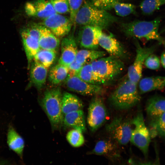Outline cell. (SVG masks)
<instances>
[{
	"mask_svg": "<svg viewBox=\"0 0 165 165\" xmlns=\"http://www.w3.org/2000/svg\"><path fill=\"white\" fill-rule=\"evenodd\" d=\"M118 20L107 11L99 9L89 1L85 0L76 14L74 24L91 26L103 30L107 29Z\"/></svg>",
	"mask_w": 165,
	"mask_h": 165,
	"instance_id": "obj_1",
	"label": "cell"
},
{
	"mask_svg": "<svg viewBox=\"0 0 165 165\" xmlns=\"http://www.w3.org/2000/svg\"><path fill=\"white\" fill-rule=\"evenodd\" d=\"M161 19L157 17L147 21L136 20L121 24L122 32L127 37L146 40H156L165 44V41L159 32Z\"/></svg>",
	"mask_w": 165,
	"mask_h": 165,
	"instance_id": "obj_2",
	"label": "cell"
},
{
	"mask_svg": "<svg viewBox=\"0 0 165 165\" xmlns=\"http://www.w3.org/2000/svg\"><path fill=\"white\" fill-rule=\"evenodd\" d=\"M91 64L94 74L101 85L112 83L122 73L125 66L121 59L110 55L99 58Z\"/></svg>",
	"mask_w": 165,
	"mask_h": 165,
	"instance_id": "obj_3",
	"label": "cell"
},
{
	"mask_svg": "<svg viewBox=\"0 0 165 165\" xmlns=\"http://www.w3.org/2000/svg\"><path fill=\"white\" fill-rule=\"evenodd\" d=\"M137 85L127 77L110 96L108 101L111 105L116 109L124 110L130 109L137 105L141 98Z\"/></svg>",
	"mask_w": 165,
	"mask_h": 165,
	"instance_id": "obj_4",
	"label": "cell"
},
{
	"mask_svg": "<svg viewBox=\"0 0 165 165\" xmlns=\"http://www.w3.org/2000/svg\"><path fill=\"white\" fill-rule=\"evenodd\" d=\"M61 91L59 87L46 90L41 101V105L52 127L58 128L63 123Z\"/></svg>",
	"mask_w": 165,
	"mask_h": 165,
	"instance_id": "obj_5",
	"label": "cell"
},
{
	"mask_svg": "<svg viewBox=\"0 0 165 165\" xmlns=\"http://www.w3.org/2000/svg\"><path fill=\"white\" fill-rule=\"evenodd\" d=\"M132 128L130 141L140 149L145 156L148 155L151 138L145 122L142 112L139 111L131 121Z\"/></svg>",
	"mask_w": 165,
	"mask_h": 165,
	"instance_id": "obj_6",
	"label": "cell"
},
{
	"mask_svg": "<svg viewBox=\"0 0 165 165\" xmlns=\"http://www.w3.org/2000/svg\"><path fill=\"white\" fill-rule=\"evenodd\" d=\"M133 38L136 47V55L133 63L128 68L127 77L130 81L137 84L141 78L143 66L145 59L153 53L157 46L143 47L137 38Z\"/></svg>",
	"mask_w": 165,
	"mask_h": 165,
	"instance_id": "obj_7",
	"label": "cell"
},
{
	"mask_svg": "<svg viewBox=\"0 0 165 165\" xmlns=\"http://www.w3.org/2000/svg\"><path fill=\"white\" fill-rule=\"evenodd\" d=\"M107 111L103 98L96 96L91 100L88 109L87 123L90 130L95 132L105 122Z\"/></svg>",
	"mask_w": 165,
	"mask_h": 165,
	"instance_id": "obj_8",
	"label": "cell"
},
{
	"mask_svg": "<svg viewBox=\"0 0 165 165\" xmlns=\"http://www.w3.org/2000/svg\"><path fill=\"white\" fill-rule=\"evenodd\" d=\"M131 125V121L116 117L107 125L106 128L113 139L119 144L125 145L130 141Z\"/></svg>",
	"mask_w": 165,
	"mask_h": 165,
	"instance_id": "obj_9",
	"label": "cell"
},
{
	"mask_svg": "<svg viewBox=\"0 0 165 165\" xmlns=\"http://www.w3.org/2000/svg\"><path fill=\"white\" fill-rule=\"evenodd\" d=\"M65 85L69 90L85 96H101L105 92L101 86L90 84L80 78L77 75L67 76Z\"/></svg>",
	"mask_w": 165,
	"mask_h": 165,
	"instance_id": "obj_10",
	"label": "cell"
},
{
	"mask_svg": "<svg viewBox=\"0 0 165 165\" xmlns=\"http://www.w3.org/2000/svg\"><path fill=\"white\" fill-rule=\"evenodd\" d=\"M41 24L60 38L68 35L73 24L70 18L56 13L43 19Z\"/></svg>",
	"mask_w": 165,
	"mask_h": 165,
	"instance_id": "obj_11",
	"label": "cell"
},
{
	"mask_svg": "<svg viewBox=\"0 0 165 165\" xmlns=\"http://www.w3.org/2000/svg\"><path fill=\"white\" fill-rule=\"evenodd\" d=\"M101 29L94 26H81L77 35L76 42L82 48L97 50L99 45L98 36Z\"/></svg>",
	"mask_w": 165,
	"mask_h": 165,
	"instance_id": "obj_12",
	"label": "cell"
},
{
	"mask_svg": "<svg viewBox=\"0 0 165 165\" xmlns=\"http://www.w3.org/2000/svg\"><path fill=\"white\" fill-rule=\"evenodd\" d=\"M101 30L98 36L99 46L104 49L110 56L121 60L124 58L126 53L124 47L112 34L108 35Z\"/></svg>",
	"mask_w": 165,
	"mask_h": 165,
	"instance_id": "obj_13",
	"label": "cell"
},
{
	"mask_svg": "<svg viewBox=\"0 0 165 165\" xmlns=\"http://www.w3.org/2000/svg\"><path fill=\"white\" fill-rule=\"evenodd\" d=\"M61 53L58 63L68 68L75 60L78 51L76 38L73 34L64 37L61 43Z\"/></svg>",
	"mask_w": 165,
	"mask_h": 165,
	"instance_id": "obj_14",
	"label": "cell"
},
{
	"mask_svg": "<svg viewBox=\"0 0 165 165\" xmlns=\"http://www.w3.org/2000/svg\"><path fill=\"white\" fill-rule=\"evenodd\" d=\"M25 9L28 16L43 19L56 13L50 0H35L28 2Z\"/></svg>",
	"mask_w": 165,
	"mask_h": 165,
	"instance_id": "obj_15",
	"label": "cell"
},
{
	"mask_svg": "<svg viewBox=\"0 0 165 165\" xmlns=\"http://www.w3.org/2000/svg\"><path fill=\"white\" fill-rule=\"evenodd\" d=\"M29 68L30 79L27 88L33 86L38 90H41L46 83L48 74L47 68L34 61Z\"/></svg>",
	"mask_w": 165,
	"mask_h": 165,
	"instance_id": "obj_16",
	"label": "cell"
},
{
	"mask_svg": "<svg viewBox=\"0 0 165 165\" xmlns=\"http://www.w3.org/2000/svg\"><path fill=\"white\" fill-rule=\"evenodd\" d=\"M20 33L29 68L35 56L40 49L38 40L21 29Z\"/></svg>",
	"mask_w": 165,
	"mask_h": 165,
	"instance_id": "obj_17",
	"label": "cell"
},
{
	"mask_svg": "<svg viewBox=\"0 0 165 165\" xmlns=\"http://www.w3.org/2000/svg\"><path fill=\"white\" fill-rule=\"evenodd\" d=\"M40 36L38 40L40 48L56 52L60 44L59 38L42 24H40Z\"/></svg>",
	"mask_w": 165,
	"mask_h": 165,
	"instance_id": "obj_18",
	"label": "cell"
},
{
	"mask_svg": "<svg viewBox=\"0 0 165 165\" xmlns=\"http://www.w3.org/2000/svg\"><path fill=\"white\" fill-rule=\"evenodd\" d=\"M139 89L141 94L165 87V76H154L144 78L139 80Z\"/></svg>",
	"mask_w": 165,
	"mask_h": 165,
	"instance_id": "obj_19",
	"label": "cell"
},
{
	"mask_svg": "<svg viewBox=\"0 0 165 165\" xmlns=\"http://www.w3.org/2000/svg\"><path fill=\"white\" fill-rule=\"evenodd\" d=\"M66 127L85 132L86 130L85 120L82 110L68 113L63 116V123Z\"/></svg>",
	"mask_w": 165,
	"mask_h": 165,
	"instance_id": "obj_20",
	"label": "cell"
},
{
	"mask_svg": "<svg viewBox=\"0 0 165 165\" xmlns=\"http://www.w3.org/2000/svg\"><path fill=\"white\" fill-rule=\"evenodd\" d=\"M7 139L9 149L21 157L24 147V141L23 137L11 125L9 127Z\"/></svg>",
	"mask_w": 165,
	"mask_h": 165,
	"instance_id": "obj_21",
	"label": "cell"
},
{
	"mask_svg": "<svg viewBox=\"0 0 165 165\" xmlns=\"http://www.w3.org/2000/svg\"><path fill=\"white\" fill-rule=\"evenodd\" d=\"M62 110L63 115L73 112L82 110L83 104L76 96L65 92L62 94Z\"/></svg>",
	"mask_w": 165,
	"mask_h": 165,
	"instance_id": "obj_22",
	"label": "cell"
},
{
	"mask_svg": "<svg viewBox=\"0 0 165 165\" xmlns=\"http://www.w3.org/2000/svg\"><path fill=\"white\" fill-rule=\"evenodd\" d=\"M146 110L151 119L165 112V97L159 95L152 97L147 101Z\"/></svg>",
	"mask_w": 165,
	"mask_h": 165,
	"instance_id": "obj_23",
	"label": "cell"
},
{
	"mask_svg": "<svg viewBox=\"0 0 165 165\" xmlns=\"http://www.w3.org/2000/svg\"><path fill=\"white\" fill-rule=\"evenodd\" d=\"M116 146L109 140H101L97 142L90 153L109 156H118Z\"/></svg>",
	"mask_w": 165,
	"mask_h": 165,
	"instance_id": "obj_24",
	"label": "cell"
},
{
	"mask_svg": "<svg viewBox=\"0 0 165 165\" xmlns=\"http://www.w3.org/2000/svg\"><path fill=\"white\" fill-rule=\"evenodd\" d=\"M106 53L104 51L97 50H78L75 61L78 63L83 65L105 57Z\"/></svg>",
	"mask_w": 165,
	"mask_h": 165,
	"instance_id": "obj_25",
	"label": "cell"
},
{
	"mask_svg": "<svg viewBox=\"0 0 165 165\" xmlns=\"http://www.w3.org/2000/svg\"><path fill=\"white\" fill-rule=\"evenodd\" d=\"M151 119L148 129L151 138L157 136L165 138V112Z\"/></svg>",
	"mask_w": 165,
	"mask_h": 165,
	"instance_id": "obj_26",
	"label": "cell"
},
{
	"mask_svg": "<svg viewBox=\"0 0 165 165\" xmlns=\"http://www.w3.org/2000/svg\"><path fill=\"white\" fill-rule=\"evenodd\" d=\"M68 74V68L58 63L50 69L48 79L52 84L57 85L65 80Z\"/></svg>",
	"mask_w": 165,
	"mask_h": 165,
	"instance_id": "obj_27",
	"label": "cell"
},
{
	"mask_svg": "<svg viewBox=\"0 0 165 165\" xmlns=\"http://www.w3.org/2000/svg\"><path fill=\"white\" fill-rule=\"evenodd\" d=\"M56 56L55 51L40 49L35 56L33 61L48 69L54 62Z\"/></svg>",
	"mask_w": 165,
	"mask_h": 165,
	"instance_id": "obj_28",
	"label": "cell"
},
{
	"mask_svg": "<svg viewBox=\"0 0 165 165\" xmlns=\"http://www.w3.org/2000/svg\"><path fill=\"white\" fill-rule=\"evenodd\" d=\"M77 75L86 82L101 85L94 74L91 63L83 65Z\"/></svg>",
	"mask_w": 165,
	"mask_h": 165,
	"instance_id": "obj_29",
	"label": "cell"
},
{
	"mask_svg": "<svg viewBox=\"0 0 165 165\" xmlns=\"http://www.w3.org/2000/svg\"><path fill=\"white\" fill-rule=\"evenodd\" d=\"M165 4V0H143L140 7L144 15H149Z\"/></svg>",
	"mask_w": 165,
	"mask_h": 165,
	"instance_id": "obj_30",
	"label": "cell"
},
{
	"mask_svg": "<svg viewBox=\"0 0 165 165\" xmlns=\"http://www.w3.org/2000/svg\"><path fill=\"white\" fill-rule=\"evenodd\" d=\"M82 132L80 130L73 129L67 133V140L72 146L75 147H80L85 141Z\"/></svg>",
	"mask_w": 165,
	"mask_h": 165,
	"instance_id": "obj_31",
	"label": "cell"
},
{
	"mask_svg": "<svg viewBox=\"0 0 165 165\" xmlns=\"http://www.w3.org/2000/svg\"><path fill=\"white\" fill-rule=\"evenodd\" d=\"M113 9L117 15L124 17L135 13L136 7L135 5L131 3H122L119 2L114 5Z\"/></svg>",
	"mask_w": 165,
	"mask_h": 165,
	"instance_id": "obj_32",
	"label": "cell"
},
{
	"mask_svg": "<svg viewBox=\"0 0 165 165\" xmlns=\"http://www.w3.org/2000/svg\"><path fill=\"white\" fill-rule=\"evenodd\" d=\"M56 13L63 14L69 13L70 9L68 0H50Z\"/></svg>",
	"mask_w": 165,
	"mask_h": 165,
	"instance_id": "obj_33",
	"label": "cell"
},
{
	"mask_svg": "<svg viewBox=\"0 0 165 165\" xmlns=\"http://www.w3.org/2000/svg\"><path fill=\"white\" fill-rule=\"evenodd\" d=\"M121 0H90V2L97 8L106 11L113 9L114 5Z\"/></svg>",
	"mask_w": 165,
	"mask_h": 165,
	"instance_id": "obj_34",
	"label": "cell"
},
{
	"mask_svg": "<svg viewBox=\"0 0 165 165\" xmlns=\"http://www.w3.org/2000/svg\"><path fill=\"white\" fill-rule=\"evenodd\" d=\"M85 0H68L70 9V18L74 24L76 14Z\"/></svg>",
	"mask_w": 165,
	"mask_h": 165,
	"instance_id": "obj_35",
	"label": "cell"
},
{
	"mask_svg": "<svg viewBox=\"0 0 165 165\" xmlns=\"http://www.w3.org/2000/svg\"><path fill=\"white\" fill-rule=\"evenodd\" d=\"M144 64L148 69L156 70L160 67V60L156 55L152 53L146 58Z\"/></svg>",
	"mask_w": 165,
	"mask_h": 165,
	"instance_id": "obj_36",
	"label": "cell"
},
{
	"mask_svg": "<svg viewBox=\"0 0 165 165\" xmlns=\"http://www.w3.org/2000/svg\"><path fill=\"white\" fill-rule=\"evenodd\" d=\"M83 65L78 63L75 60L68 67V76L71 77L77 75Z\"/></svg>",
	"mask_w": 165,
	"mask_h": 165,
	"instance_id": "obj_37",
	"label": "cell"
},
{
	"mask_svg": "<svg viewBox=\"0 0 165 165\" xmlns=\"http://www.w3.org/2000/svg\"><path fill=\"white\" fill-rule=\"evenodd\" d=\"M129 163L130 165H156L150 163L141 162L133 159L130 160Z\"/></svg>",
	"mask_w": 165,
	"mask_h": 165,
	"instance_id": "obj_38",
	"label": "cell"
},
{
	"mask_svg": "<svg viewBox=\"0 0 165 165\" xmlns=\"http://www.w3.org/2000/svg\"><path fill=\"white\" fill-rule=\"evenodd\" d=\"M161 62L162 65L165 68V52H163L161 55Z\"/></svg>",
	"mask_w": 165,
	"mask_h": 165,
	"instance_id": "obj_39",
	"label": "cell"
},
{
	"mask_svg": "<svg viewBox=\"0 0 165 165\" xmlns=\"http://www.w3.org/2000/svg\"><path fill=\"white\" fill-rule=\"evenodd\" d=\"M0 165H10V164L7 161H0Z\"/></svg>",
	"mask_w": 165,
	"mask_h": 165,
	"instance_id": "obj_40",
	"label": "cell"
},
{
	"mask_svg": "<svg viewBox=\"0 0 165 165\" xmlns=\"http://www.w3.org/2000/svg\"><path fill=\"white\" fill-rule=\"evenodd\" d=\"M165 32V27L162 29L160 32V33H164Z\"/></svg>",
	"mask_w": 165,
	"mask_h": 165,
	"instance_id": "obj_41",
	"label": "cell"
},
{
	"mask_svg": "<svg viewBox=\"0 0 165 165\" xmlns=\"http://www.w3.org/2000/svg\"></svg>",
	"mask_w": 165,
	"mask_h": 165,
	"instance_id": "obj_42",
	"label": "cell"
}]
</instances>
